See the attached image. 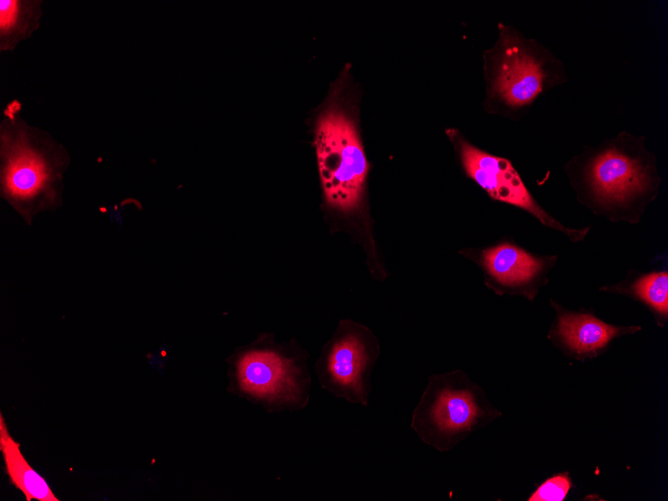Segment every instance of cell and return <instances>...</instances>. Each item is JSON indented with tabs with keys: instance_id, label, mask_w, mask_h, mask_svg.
Returning <instances> with one entry per match:
<instances>
[{
	"instance_id": "cell-11",
	"label": "cell",
	"mask_w": 668,
	"mask_h": 501,
	"mask_svg": "<svg viewBox=\"0 0 668 501\" xmlns=\"http://www.w3.org/2000/svg\"><path fill=\"white\" fill-rule=\"evenodd\" d=\"M41 0L0 1V51H13L39 28Z\"/></svg>"
},
{
	"instance_id": "cell-7",
	"label": "cell",
	"mask_w": 668,
	"mask_h": 501,
	"mask_svg": "<svg viewBox=\"0 0 668 501\" xmlns=\"http://www.w3.org/2000/svg\"><path fill=\"white\" fill-rule=\"evenodd\" d=\"M345 323L316 365L321 387L352 404L368 405L377 348L366 329Z\"/></svg>"
},
{
	"instance_id": "cell-1",
	"label": "cell",
	"mask_w": 668,
	"mask_h": 501,
	"mask_svg": "<svg viewBox=\"0 0 668 501\" xmlns=\"http://www.w3.org/2000/svg\"><path fill=\"white\" fill-rule=\"evenodd\" d=\"M346 64L312 117L317 166L326 207L344 216L364 205L369 164L360 132V92Z\"/></svg>"
},
{
	"instance_id": "cell-13",
	"label": "cell",
	"mask_w": 668,
	"mask_h": 501,
	"mask_svg": "<svg viewBox=\"0 0 668 501\" xmlns=\"http://www.w3.org/2000/svg\"><path fill=\"white\" fill-rule=\"evenodd\" d=\"M635 293L657 311H668V275L655 272L640 278L634 285Z\"/></svg>"
},
{
	"instance_id": "cell-6",
	"label": "cell",
	"mask_w": 668,
	"mask_h": 501,
	"mask_svg": "<svg viewBox=\"0 0 668 501\" xmlns=\"http://www.w3.org/2000/svg\"><path fill=\"white\" fill-rule=\"evenodd\" d=\"M445 132L467 176L489 196L527 211L543 225L563 232L573 241L584 238L589 228H566L548 214L534 199L509 160L479 149L457 128H447Z\"/></svg>"
},
{
	"instance_id": "cell-4",
	"label": "cell",
	"mask_w": 668,
	"mask_h": 501,
	"mask_svg": "<svg viewBox=\"0 0 668 501\" xmlns=\"http://www.w3.org/2000/svg\"><path fill=\"white\" fill-rule=\"evenodd\" d=\"M494 45L483 52L489 114L517 120L544 93L568 81L565 66L550 49L517 28L498 23Z\"/></svg>"
},
{
	"instance_id": "cell-3",
	"label": "cell",
	"mask_w": 668,
	"mask_h": 501,
	"mask_svg": "<svg viewBox=\"0 0 668 501\" xmlns=\"http://www.w3.org/2000/svg\"><path fill=\"white\" fill-rule=\"evenodd\" d=\"M70 154L48 132L29 125L21 103L12 100L0 123V195L31 225L43 211L63 202V176Z\"/></svg>"
},
{
	"instance_id": "cell-14",
	"label": "cell",
	"mask_w": 668,
	"mask_h": 501,
	"mask_svg": "<svg viewBox=\"0 0 668 501\" xmlns=\"http://www.w3.org/2000/svg\"><path fill=\"white\" fill-rule=\"evenodd\" d=\"M571 487L566 476H554L544 482L530 497V501H562Z\"/></svg>"
},
{
	"instance_id": "cell-8",
	"label": "cell",
	"mask_w": 668,
	"mask_h": 501,
	"mask_svg": "<svg viewBox=\"0 0 668 501\" xmlns=\"http://www.w3.org/2000/svg\"><path fill=\"white\" fill-rule=\"evenodd\" d=\"M485 411L467 386L447 376H431L413 410L411 427L428 445L445 449L457 435L471 430Z\"/></svg>"
},
{
	"instance_id": "cell-5",
	"label": "cell",
	"mask_w": 668,
	"mask_h": 501,
	"mask_svg": "<svg viewBox=\"0 0 668 501\" xmlns=\"http://www.w3.org/2000/svg\"><path fill=\"white\" fill-rule=\"evenodd\" d=\"M230 390L267 412L299 411L310 399L305 361L278 347L253 345L231 360Z\"/></svg>"
},
{
	"instance_id": "cell-10",
	"label": "cell",
	"mask_w": 668,
	"mask_h": 501,
	"mask_svg": "<svg viewBox=\"0 0 668 501\" xmlns=\"http://www.w3.org/2000/svg\"><path fill=\"white\" fill-rule=\"evenodd\" d=\"M487 272L500 284L516 286L533 278L543 264L538 258L510 244H501L483 252Z\"/></svg>"
},
{
	"instance_id": "cell-12",
	"label": "cell",
	"mask_w": 668,
	"mask_h": 501,
	"mask_svg": "<svg viewBox=\"0 0 668 501\" xmlns=\"http://www.w3.org/2000/svg\"><path fill=\"white\" fill-rule=\"evenodd\" d=\"M620 329L592 316L565 314L559 320V334L578 353L595 351L606 345Z\"/></svg>"
},
{
	"instance_id": "cell-9",
	"label": "cell",
	"mask_w": 668,
	"mask_h": 501,
	"mask_svg": "<svg viewBox=\"0 0 668 501\" xmlns=\"http://www.w3.org/2000/svg\"><path fill=\"white\" fill-rule=\"evenodd\" d=\"M0 450L11 482L25 495L27 501L32 499L58 501L47 482L24 458L19 443L9 434L2 415L0 417Z\"/></svg>"
},
{
	"instance_id": "cell-2",
	"label": "cell",
	"mask_w": 668,
	"mask_h": 501,
	"mask_svg": "<svg viewBox=\"0 0 668 501\" xmlns=\"http://www.w3.org/2000/svg\"><path fill=\"white\" fill-rule=\"evenodd\" d=\"M644 142L643 136L622 131L573 157L566 171L580 202L612 220H639L661 181Z\"/></svg>"
}]
</instances>
